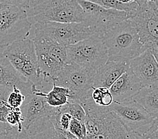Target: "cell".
Listing matches in <instances>:
<instances>
[{"instance_id":"1","label":"cell","mask_w":158,"mask_h":139,"mask_svg":"<svg viewBox=\"0 0 158 139\" xmlns=\"http://www.w3.org/2000/svg\"><path fill=\"white\" fill-rule=\"evenodd\" d=\"M92 89L87 96L80 101L85 116V139L95 138H141L138 134L131 133L124 126L114 112L108 106H102L94 102Z\"/></svg>"},{"instance_id":"2","label":"cell","mask_w":158,"mask_h":139,"mask_svg":"<svg viewBox=\"0 0 158 139\" xmlns=\"http://www.w3.org/2000/svg\"><path fill=\"white\" fill-rule=\"evenodd\" d=\"M102 39L107 48L108 60L129 62L146 50L140 42L136 28L129 20L108 28Z\"/></svg>"},{"instance_id":"3","label":"cell","mask_w":158,"mask_h":139,"mask_svg":"<svg viewBox=\"0 0 158 139\" xmlns=\"http://www.w3.org/2000/svg\"><path fill=\"white\" fill-rule=\"evenodd\" d=\"M25 11L32 25L50 21L80 23L83 17L77 0H36Z\"/></svg>"},{"instance_id":"4","label":"cell","mask_w":158,"mask_h":139,"mask_svg":"<svg viewBox=\"0 0 158 139\" xmlns=\"http://www.w3.org/2000/svg\"><path fill=\"white\" fill-rule=\"evenodd\" d=\"M2 50L3 54L22 76L37 88L42 86L43 76L39 69L35 45L31 37L16 41Z\"/></svg>"},{"instance_id":"5","label":"cell","mask_w":158,"mask_h":139,"mask_svg":"<svg viewBox=\"0 0 158 139\" xmlns=\"http://www.w3.org/2000/svg\"><path fill=\"white\" fill-rule=\"evenodd\" d=\"M157 2L148 1L139 5L134 12L128 13V19L136 28L140 42L152 50L157 59L158 7Z\"/></svg>"},{"instance_id":"6","label":"cell","mask_w":158,"mask_h":139,"mask_svg":"<svg viewBox=\"0 0 158 139\" xmlns=\"http://www.w3.org/2000/svg\"><path fill=\"white\" fill-rule=\"evenodd\" d=\"M32 25H35V32L32 37L53 41L65 47L96 36L92 29L82 22L61 23L50 21L36 23Z\"/></svg>"},{"instance_id":"7","label":"cell","mask_w":158,"mask_h":139,"mask_svg":"<svg viewBox=\"0 0 158 139\" xmlns=\"http://www.w3.org/2000/svg\"><path fill=\"white\" fill-rule=\"evenodd\" d=\"M35 45L37 61L43 81L51 84L60 71L68 64L66 47L53 41L31 37Z\"/></svg>"},{"instance_id":"8","label":"cell","mask_w":158,"mask_h":139,"mask_svg":"<svg viewBox=\"0 0 158 139\" xmlns=\"http://www.w3.org/2000/svg\"><path fill=\"white\" fill-rule=\"evenodd\" d=\"M32 28L25 10L0 4V48L29 37Z\"/></svg>"},{"instance_id":"9","label":"cell","mask_w":158,"mask_h":139,"mask_svg":"<svg viewBox=\"0 0 158 139\" xmlns=\"http://www.w3.org/2000/svg\"><path fill=\"white\" fill-rule=\"evenodd\" d=\"M95 73V70L75 63H68L51 81V84L53 82L56 85L68 88L71 92L68 102L79 103L87 96L92 88Z\"/></svg>"},{"instance_id":"10","label":"cell","mask_w":158,"mask_h":139,"mask_svg":"<svg viewBox=\"0 0 158 139\" xmlns=\"http://www.w3.org/2000/svg\"><path fill=\"white\" fill-rule=\"evenodd\" d=\"M69 63L96 70L108 60L107 48L102 37L93 36L66 47Z\"/></svg>"},{"instance_id":"11","label":"cell","mask_w":158,"mask_h":139,"mask_svg":"<svg viewBox=\"0 0 158 139\" xmlns=\"http://www.w3.org/2000/svg\"><path fill=\"white\" fill-rule=\"evenodd\" d=\"M83 10L82 23L91 28L94 34L102 37L105 31L120 21L127 20L128 13L106 8L88 0H77Z\"/></svg>"},{"instance_id":"12","label":"cell","mask_w":158,"mask_h":139,"mask_svg":"<svg viewBox=\"0 0 158 139\" xmlns=\"http://www.w3.org/2000/svg\"><path fill=\"white\" fill-rule=\"evenodd\" d=\"M108 108L117 115L128 130L141 138L156 118L133 99L122 102H112Z\"/></svg>"},{"instance_id":"13","label":"cell","mask_w":158,"mask_h":139,"mask_svg":"<svg viewBox=\"0 0 158 139\" xmlns=\"http://www.w3.org/2000/svg\"><path fill=\"white\" fill-rule=\"evenodd\" d=\"M23 118L24 129L36 120L44 116H51L56 110L48 104L43 96V91L35 85L32 86V92L25 96V100L20 107Z\"/></svg>"},{"instance_id":"14","label":"cell","mask_w":158,"mask_h":139,"mask_svg":"<svg viewBox=\"0 0 158 139\" xmlns=\"http://www.w3.org/2000/svg\"><path fill=\"white\" fill-rule=\"evenodd\" d=\"M129 68L143 86L158 84L157 59L149 48L129 61Z\"/></svg>"},{"instance_id":"15","label":"cell","mask_w":158,"mask_h":139,"mask_svg":"<svg viewBox=\"0 0 158 139\" xmlns=\"http://www.w3.org/2000/svg\"><path fill=\"white\" fill-rule=\"evenodd\" d=\"M141 86L140 81L129 68L114 82L109 91L113 102H122L132 99Z\"/></svg>"},{"instance_id":"16","label":"cell","mask_w":158,"mask_h":139,"mask_svg":"<svg viewBox=\"0 0 158 139\" xmlns=\"http://www.w3.org/2000/svg\"><path fill=\"white\" fill-rule=\"evenodd\" d=\"M129 68V62L108 60L96 70L93 87L109 88L120 75Z\"/></svg>"},{"instance_id":"17","label":"cell","mask_w":158,"mask_h":139,"mask_svg":"<svg viewBox=\"0 0 158 139\" xmlns=\"http://www.w3.org/2000/svg\"><path fill=\"white\" fill-rule=\"evenodd\" d=\"M0 85L16 86L24 96L32 92L33 85L14 68L2 51H0Z\"/></svg>"},{"instance_id":"18","label":"cell","mask_w":158,"mask_h":139,"mask_svg":"<svg viewBox=\"0 0 158 139\" xmlns=\"http://www.w3.org/2000/svg\"><path fill=\"white\" fill-rule=\"evenodd\" d=\"M132 99L143 107L154 118H157L158 84L141 86Z\"/></svg>"},{"instance_id":"19","label":"cell","mask_w":158,"mask_h":139,"mask_svg":"<svg viewBox=\"0 0 158 139\" xmlns=\"http://www.w3.org/2000/svg\"><path fill=\"white\" fill-rule=\"evenodd\" d=\"M52 88L48 92L43 91L47 102L52 107H59L68 102L71 92L68 88L56 85L52 82Z\"/></svg>"},{"instance_id":"20","label":"cell","mask_w":158,"mask_h":139,"mask_svg":"<svg viewBox=\"0 0 158 139\" xmlns=\"http://www.w3.org/2000/svg\"><path fill=\"white\" fill-rule=\"evenodd\" d=\"M91 96L94 102L100 106H108L113 102L111 93L107 88L92 87Z\"/></svg>"},{"instance_id":"21","label":"cell","mask_w":158,"mask_h":139,"mask_svg":"<svg viewBox=\"0 0 158 139\" xmlns=\"http://www.w3.org/2000/svg\"><path fill=\"white\" fill-rule=\"evenodd\" d=\"M0 138H28L26 133L22 132L18 127L0 122Z\"/></svg>"},{"instance_id":"22","label":"cell","mask_w":158,"mask_h":139,"mask_svg":"<svg viewBox=\"0 0 158 139\" xmlns=\"http://www.w3.org/2000/svg\"><path fill=\"white\" fill-rule=\"evenodd\" d=\"M61 108L63 111L70 114L72 118L84 121L85 113L84 109L83 108L80 103L76 102H68L61 106Z\"/></svg>"},{"instance_id":"23","label":"cell","mask_w":158,"mask_h":139,"mask_svg":"<svg viewBox=\"0 0 158 139\" xmlns=\"http://www.w3.org/2000/svg\"><path fill=\"white\" fill-rule=\"evenodd\" d=\"M22 122H23V118L22 116L20 108H11L7 116L6 123L12 126L18 127L22 132L26 133L22 126Z\"/></svg>"},{"instance_id":"24","label":"cell","mask_w":158,"mask_h":139,"mask_svg":"<svg viewBox=\"0 0 158 139\" xmlns=\"http://www.w3.org/2000/svg\"><path fill=\"white\" fill-rule=\"evenodd\" d=\"M68 130L76 139H85V126L84 121L72 118L69 123Z\"/></svg>"},{"instance_id":"25","label":"cell","mask_w":158,"mask_h":139,"mask_svg":"<svg viewBox=\"0 0 158 139\" xmlns=\"http://www.w3.org/2000/svg\"><path fill=\"white\" fill-rule=\"evenodd\" d=\"M25 100V96L22 93L19 88L13 86L12 91L7 98V104L12 108H20Z\"/></svg>"},{"instance_id":"26","label":"cell","mask_w":158,"mask_h":139,"mask_svg":"<svg viewBox=\"0 0 158 139\" xmlns=\"http://www.w3.org/2000/svg\"><path fill=\"white\" fill-rule=\"evenodd\" d=\"M31 0H0V4L20 7L24 10L27 9Z\"/></svg>"},{"instance_id":"27","label":"cell","mask_w":158,"mask_h":139,"mask_svg":"<svg viewBox=\"0 0 158 139\" xmlns=\"http://www.w3.org/2000/svg\"><path fill=\"white\" fill-rule=\"evenodd\" d=\"M143 139H158V120L156 118L149 129L143 134Z\"/></svg>"},{"instance_id":"28","label":"cell","mask_w":158,"mask_h":139,"mask_svg":"<svg viewBox=\"0 0 158 139\" xmlns=\"http://www.w3.org/2000/svg\"><path fill=\"white\" fill-rule=\"evenodd\" d=\"M12 90V86L0 85V106L7 104V98Z\"/></svg>"},{"instance_id":"29","label":"cell","mask_w":158,"mask_h":139,"mask_svg":"<svg viewBox=\"0 0 158 139\" xmlns=\"http://www.w3.org/2000/svg\"><path fill=\"white\" fill-rule=\"evenodd\" d=\"M11 107L9 104H3L0 106V122H6V118L7 114L11 109Z\"/></svg>"},{"instance_id":"30","label":"cell","mask_w":158,"mask_h":139,"mask_svg":"<svg viewBox=\"0 0 158 139\" xmlns=\"http://www.w3.org/2000/svg\"><path fill=\"white\" fill-rule=\"evenodd\" d=\"M118 1L121 3H129V2H135V0H118Z\"/></svg>"},{"instance_id":"31","label":"cell","mask_w":158,"mask_h":139,"mask_svg":"<svg viewBox=\"0 0 158 139\" xmlns=\"http://www.w3.org/2000/svg\"><path fill=\"white\" fill-rule=\"evenodd\" d=\"M35 1H36V0H31V2H35Z\"/></svg>"}]
</instances>
